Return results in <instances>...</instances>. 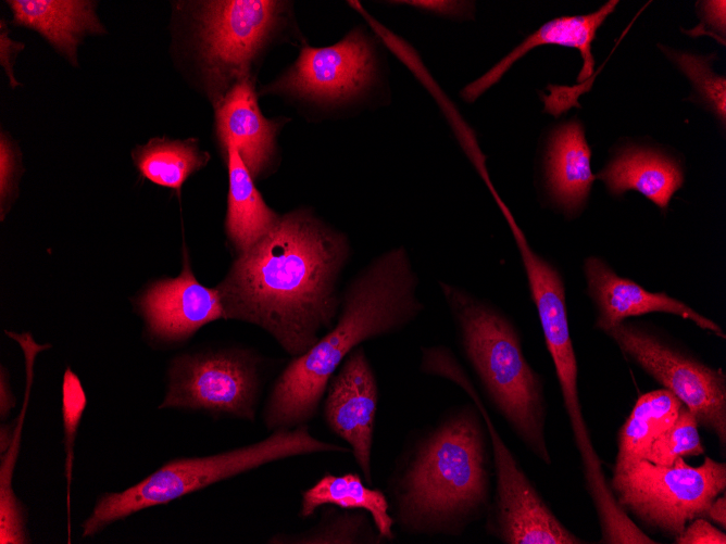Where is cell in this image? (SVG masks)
<instances>
[{"instance_id":"16","label":"cell","mask_w":726,"mask_h":544,"mask_svg":"<svg viewBox=\"0 0 726 544\" xmlns=\"http://www.w3.org/2000/svg\"><path fill=\"white\" fill-rule=\"evenodd\" d=\"M584 268L588 293L598 311L596 326L603 331L626 318L662 312L689 319L701 329L725 338L716 322L664 292L652 293L634 281L617 276L601 258L588 257Z\"/></svg>"},{"instance_id":"22","label":"cell","mask_w":726,"mask_h":544,"mask_svg":"<svg viewBox=\"0 0 726 544\" xmlns=\"http://www.w3.org/2000/svg\"><path fill=\"white\" fill-rule=\"evenodd\" d=\"M324 506L364 510L372 518L383 540L395 539V521L387 494L379 489L371 488L359 473L323 475L301 493L298 516L306 519Z\"/></svg>"},{"instance_id":"1","label":"cell","mask_w":726,"mask_h":544,"mask_svg":"<svg viewBox=\"0 0 726 544\" xmlns=\"http://www.w3.org/2000/svg\"><path fill=\"white\" fill-rule=\"evenodd\" d=\"M350 257L347 236L297 208L238 254L216 286L225 319L254 325L292 357L305 353L336 321L339 280Z\"/></svg>"},{"instance_id":"9","label":"cell","mask_w":726,"mask_h":544,"mask_svg":"<svg viewBox=\"0 0 726 544\" xmlns=\"http://www.w3.org/2000/svg\"><path fill=\"white\" fill-rule=\"evenodd\" d=\"M505 216L517 243L546 346L554 365L588 493L591 496L603 495L609 491V484L583 415L577 388L578 367L569 334L563 279L552 264L530 249L512 215L508 212Z\"/></svg>"},{"instance_id":"24","label":"cell","mask_w":726,"mask_h":544,"mask_svg":"<svg viewBox=\"0 0 726 544\" xmlns=\"http://www.w3.org/2000/svg\"><path fill=\"white\" fill-rule=\"evenodd\" d=\"M133 159L143 177L159 186L179 190L190 175L208 164L210 154L200 149L196 139L153 138L137 147Z\"/></svg>"},{"instance_id":"31","label":"cell","mask_w":726,"mask_h":544,"mask_svg":"<svg viewBox=\"0 0 726 544\" xmlns=\"http://www.w3.org/2000/svg\"><path fill=\"white\" fill-rule=\"evenodd\" d=\"M1 56L0 62L4 67L5 74L9 78V83L12 87L18 85L17 80L14 77L13 65L16 58V54L24 49V45L12 40L8 34V28H4V22H1Z\"/></svg>"},{"instance_id":"32","label":"cell","mask_w":726,"mask_h":544,"mask_svg":"<svg viewBox=\"0 0 726 544\" xmlns=\"http://www.w3.org/2000/svg\"><path fill=\"white\" fill-rule=\"evenodd\" d=\"M704 12L708 22L713 25L716 30H722L724 33L725 28V1H711L705 2Z\"/></svg>"},{"instance_id":"14","label":"cell","mask_w":726,"mask_h":544,"mask_svg":"<svg viewBox=\"0 0 726 544\" xmlns=\"http://www.w3.org/2000/svg\"><path fill=\"white\" fill-rule=\"evenodd\" d=\"M175 278L153 282L138 300L149 333L163 343H179L209 322L225 319L220 293L195 277L187 250Z\"/></svg>"},{"instance_id":"10","label":"cell","mask_w":726,"mask_h":544,"mask_svg":"<svg viewBox=\"0 0 726 544\" xmlns=\"http://www.w3.org/2000/svg\"><path fill=\"white\" fill-rule=\"evenodd\" d=\"M262 390L260 358L247 350L184 354L173 359L160 408L254 421Z\"/></svg>"},{"instance_id":"12","label":"cell","mask_w":726,"mask_h":544,"mask_svg":"<svg viewBox=\"0 0 726 544\" xmlns=\"http://www.w3.org/2000/svg\"><path fill=\"white\" fill-rule=\"evenodd\" d=\"M375 76L372 41L361 29L322 48L303 47L299 56L264 93L315 104H339L362 94Z\"/></svg>"},{"instance_id":"20","label":"cell","mask_w":726,"mask_h":544,"mask_svg":"<svg viewBox=\"0 0 726 544\" xmlns=\"http://www.w3.org/2000/svg\"><path fill=\"white\" fill-rule=\"evenodd\" d=\"M590 157L579 123L569 122L552 135L547 154L548 186L554 201L569 213L585 203L596 179Z\"/></svg>"},{"instance_id":"25","label":"cell","mask_w":726,"mask_h":544,"mask_svg":"<svg viewBox=\"0 0 726 544\" xmlns=\"http://www.w3.org/2000/svg\"><path fill=\"white\" fill-rule=\"evenodd\" d=\"M372 518L364 510L343 509L335 506L323 509L322 517L313 527L295 533H276L267 543L276 544H362L381 543Z\"/></svg>"},{"instance_id":"11","label":"cell","mask_w":726,"mask_h":544,"mask_svg":"<svg viewBox=\"0 0 726 544\" xmlns=\"http://www.w3.org/2000/svg\"><path fill=\"white\" fill-rule=\"evenodd\" d=\"M604 332L624 354L672 392L726 446V377L636 324L621 322Z\"/></svg>"},{"instance_id":"5","label":"cell","mask_w":726,"mask_h":544,"mask_svg":"<svg viewBox=\"0 0 726 544\" xmlns=\"http://www.w3.org/2000/svg\"><path fill=\"white\" fill-rule=\"evenodd\" d=\"M351 453L317 439L308 425L272 431L264 439L226 452L170 460L137 484L100 496L83 523V537L141 509L170 503L214 483L274 461L315 453Z\"/></svg>"},{"instance_id":"8","label":"cell","mask_w":726,"mask_h":544,"mask_svg":"<svg viewBox=\"0 0 726 544\" xmlns=\"http://www.w3.org/2000/svg\"><path fill=\"white\" fill-rule=\"evenodd\" d=\"M610 488L626 513L676 537L688 522L705 518L711 503L725 492L726 464L709 456L697 467L685 458H677L672 466L640 459L613 472Z\"/></svg>"},{"instance_id":"18","label":"cell","mask_w":726,"mask_h":544,"mask_svg":"<svg viewBox=\"0 0 726 544\" xmlns=\"http://www.w3.org/2000/svg\"><path fill=\"white\" fill-rule=\"evenodd\" d=\"M8 4L14 23L38 31L74 65L80 38L104 31L91 1L14 0Z\"/></svg>"},{"instance_id":"26","label":"cell","mask_w":726,"mask_h":544,"mask_svg":"<svg viewBox=\"0 0 726 544\" xmlns=\"http://www.w3.org/2000/svg\"><path fill=\"white\" fill-rule=\"evenodd\" d=\"M698 427L693 414L683 405L673 425L653 441L642 459L672 466L677 458L703 455L705 451Z\"/></svg>"},{"instance_id":"35","label":"cell","mask_w":726,"mask_h":544,"mask_svg":"<svg viewBox=\"0 0 726 544\" xmlns=\"http://www.w3.org/2000/svg\"><path fill=\"white\" fill-rule=\"evenodd\" d=\"M406 3L414 4L416 7H423V8L424 7L431 8V9L436 8L438 11H441V12H451L453 8L458 7L456 2H445V1H442V2H436V1H434V2H427V1L411 2V1H408Z\"/></svg>"},{"instance_id":"33","label":"cell","mask_w":726,"mask_h":544,"mask_svg":"<svg viewBox=\"0 0 726 544\" xmlns=\"http://www.w3.org/2000/svg\"><path fill=\"white\" fill-rule=\"evenodd\" d=\"M705 518L711 519L723 530L726 528V496L725 492L719 494L709 506Z\"/></svg>"},{"instance_id":"27","label":"cell","mask_w":726,"mask_h":544,"mask_svg":"<svg viewBox=\"0 0 726 544\" xmlns=\"http://www.w3.org/2000/svg\"><path fill=\"white\" fill-rule=\"evenodd\" d=\"M663 50L683 73L687 75L696 89L711 105L714 113L725 124L726 81L723 76L715 75L712 71V58L681 53L668 49Z\"/></svg>"},{"instance_id":"28","label":"cell","mask_w":726,"mask_h":544,"mask_svg":"<svg viewBox=\"0 0 726 544\" xmlns=\"http://www.w3.org/2000/svg\"><path fill=\"white\" fill-rule=\"evenodd\" d=\"M86 407V394L78 377L66 368L62 383V418L65 446V477L67 481V513L70 523V489L74 459V442L82 415ZM71 527V526H70ZM70 531V528H68Z\"/></svg>"},{"instance_id":"6","label":"cell","mask_w":726,"mask_h":544,"mask_svg":"<svg viewBox=\"0 0 726 544\" xmlns=\"http://www.w3.org/2000/svg\"><path fill=\"white\" fill-rule=\"evenodd\" d=\"M421 370L460 387L478 409L493 454L495 494L487 511L486 529L505 544H579L543 501L511 450L500 437L465 370L445 346L422 351Z\"/></svg>"},{"instance_id":"34","label":"cell","mask_w":726,"mask_h":544,"mask_svg":"<svg viewBox=\"0 0 726 544\" xmlns=\"http://www.w3.org/2000/svg\"><path fill=\"white\" fill-rule=\"evenodd\" d=\"M1 390H0V415L1 419H4L9 414L11 408L14 406V397L12 396L8 380L4 376V369L1 368Z\"/></svg>"},{"instance_id":"4","label":"cell","mask_w":726,"mask_h":544,"mask_svg":"<svg viewBox=\"0 0 726 544\" xmlns=\"http://www.w3.org/2000/svg\"><path fill=\"white\" fill-rule=\"evenodd\" d=\"M462 352L488 400L538 459L552 463L546 438L547 402L515 326L467 290L439 281Z\"/></svg>"},{"instance_id":"21","label":"cell","mask_w":726,"mask_h":544,"mask_svg":"<svg viewBox=\"0 0 726 544\" xmlns=\"http://www.w3.org/2000/svg\"><path fill=\"white\" fill-rule=\"evenodd\" d=\"M225 161L229 179L225 232L240 254L265 237L281 215L266 204L235 147H227Z\"/></svg>"},{"instance_id":"29","label":"cell","mask_w":726,"mask_h":544,"mask_svg":"<svg viewBox=\"0 0 726 544\" xmlns=\"http://www.w3.org/2000/svg\"><path fill=\"white\" fill-rule=\"evenodd\" d=\"M17 157L14 146L1 135L0 142V194L1 211L5 201L13 194L16 188Z\"/></svg>"},{"instance_id":"19","label":"cell","mask_w":726,"mask_h":544,"mask_svg":"<svg viewBox=\"0 0 726 544\" xmlns=\"http://www.w3.org/2000/svg\"><path fill=\"white\" fill-rule=\"evenodd\" d=\"M596 178L602 179L612 194L636 190L661 208L668 206L684 182L681 167L674 159L642 148L624 150Z\"/></svg>"},{"instance_id":"13","label":"cell","mask_w":726,"mask_h":544,"mask_svg":"<svg viewBox=\"0 0 726 544\" xmlns=\"http://www.w3.org/2000/svg\"><path fill=\"white\" fill-rule=\"evenodd\" d=\"M379 389L362 345L355 347L329 379L323 397L327 428L351 451L363 480L373 482L372 452Z\"/></svg>"},{"instance_id":"15","label":"cell","mask_w":726,"mask_h":544,"mask_svg":"<svg viewBox=\"0 0 726 544\" xmlns=\"http://www.w3.org/2000/svg\"><path fill=\"white\" fill-rule=\"evenodd\" d=\"M287 121L262 114L254 80L238 83L215 105V132L224 156L228 146L235 147L253 180L275 170L277 137Z\"/></svg>"},{"instance_id":"23","label":"cell","mask_w":726,"mask_h":544,"mask_svg":"<svg viewBox=\"0 0 726 544\" xmlns=\"http://www.w3.org/2000/svg\"><path fill=\"white\" fill-rule=\"evenodd\" d=\"M681 406V402L666 389L639 396L618 432L613 472L623 471L642 459L653 441L673 425Z\"/></svg>"},{"instance_id":"30","label":"cell","mask_w":726,"mask_h":544,"mask_svg":"<svg viewBox=\"0 0 726 544\" xmlns=\"http://www.w3.org/2000/svg\"><path fill=\"white\" fill-rule=\"evenodd\" d=\"M677 544H725L726 534L715 528L704 517H698L675 537Z\"/></svg>"},{"instance_id":"17","label":"cell","mask_w":726,"mask_h":544,"mask_svg":"<svg viewBox=\"0 0 726 544\" xmlns=\"http://www.w3.org/2000/svg\"><path fill=\"white\" fill-rule=\"evenodd\" d=\"M617 3L618 1H609L593 13L578 16H563L546 23L491 69L467 85L461 92L462 98L468 102L476 100L483 92L495 85L515 61L524 56L533 48L541 45L551 43L578 49L583 56L584 65L579 72L577 81L583 83L593 73L594 60L591 53V42L594 39L596 31L608 15L613 12Z\"/></svg>"},{"instance_id":"3","label":"cell","mask_w":726,"mask_h":544,"mask_svg":"<svg viewBox=\"0 0 726 544\" xmlns=\"http://www.w3.org/2000/svg\"><path fill=\"white\" fill-rule=\"evenodd\" d=\"M488 434L473 403L412 439L388 480L395 524L408 535L461 536L490 506Z\"/></svg>"},{"instance_id":"2","label":"cell","mask_w":726,"mask_h":544,"mask_svg":"<svg viewBox=\"0 0 726 544\" xmlns=\"http://www.w3.org/2000/svg\"><path fill=\"white\" fill-rule=\"evenodd\" d=\"M420 279L406 250L391 249L364 266L341 292L334 325L275 380L263 408L272 432L308 425L317 415L327 383L363 342L399 332L424 311Z\"/></svg>"},{"instance_id":"7","label":"cell","mask_w":726,"mask_h":544,"mask_svg":"<svg viewBox=\"0 0 726 544\" xmlns=\"http://www.w3.org/2000/svg\"><path fill=\"white\" fill-rule=\"evenodd\" d=\"M195 21L198 61L214 106L252 76L260 59L289 20L288 2L217 0L199 2Z\"/></svg>"}]
</instances>
